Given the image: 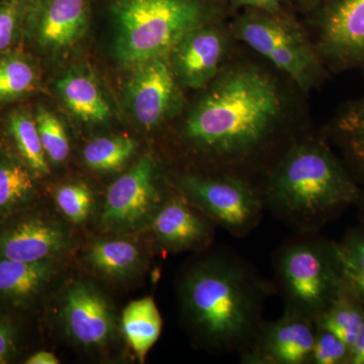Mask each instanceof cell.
I'll return each mask as SVG.
<instances>
[{
  "mask_svg": "<svg viewBox=\"0 0 364 364\" xmlns=\"http://www.w3.org/2000/svg\"><path fill=\"white\" fill-rule=\"evenodd\" d=\"M269 286L239 256L210 254L182 275L179 304L184 322L202 346L241 355L259 331Z\"/></svg>",
  "mask_w": 364,
  "mask_h": 364,
  "instance_id": "6da1fadb",
  "label": "cell"
},
{
  "mask_svg": "<svg viewBox=\"0 0 364 364\" xmlns=\"http://www.w3.org/2000/svg\"><path fill=\"white\" fill-rule=\"evenodd\" d=\"M282 112L272 79L256 69L231 72L202 98L184 136L196 149L226 163L247 159L267 142Z\"/></svg>",
  "mask_w": 364,
  "mask_h": 364,
  "instance_id": "7a4b0ae2",
  "label": "cell"
},
{
  "mask_svg": "<svg viewBox=\"0 0 364 364\" xmlns=\"http://www.w3.org/2000/svg\"><path fill=\"white\" fill-rule=\"evenodd\" d=\"M262 196L264 208L301 232L318 227L358 202L355 182L324 144H296L272 169Z\"/></svg>",
  "mask_w": 364,
  "mask_h": 364,
  "instance_id": "3957f363",
  "label": "cell"
},
{
  "mask_svg": "<svg viewBox=\"0 0 364 364\" xmlns=\"http://www.w3.org/2000/svg\"><path fill=\"white\" fill-rule=\"evenodd\" d=\"M107 11L117 59L135 67L166 58L189 31L205 25L210 9L205 0H109Z\"/></svg>",
  "mask_w": 364,
  "mask_h": 364,
  "instance_id": "277c9868",
  "label": "cell"
},
{
  "mask_svg": "<svg viewBox=\"0 0 364 364\" xmlns=\"http://www.w3.org/2000/svg\"><path fill=\"white\" fill-rule=\"evenodd\" d=\"M301 232L275 256L277 286L284 309L316 320L343 287L334 244Z\"/></svg>",
  "mask_w": 364,
  "mask_h": 364,
  "instance_id": "5b68a950",
  "label": "cell"
},
{
  "mask_svg": "<svg viewBox=\"0 0 364 364\" xmlns=\"http://www.w3.org/2000/svg\"><path fill=\"white\" fill-rule=\"evenodd\" d=\"M177 188L189 202L234 236L244 237L259 225L264 205L260 191L238 176L186 174Z\"/></svg>",
  "mask_w": 364,
  "mask_h": 364,
  "instance_id": "8992f818",
  "label": "cell"
},
{
  "mask_svg": "<svg viewBox=\"0 0 364 364\" xmlns=\"http://www.w3.org/2000/svg\"><path fill=\"white\" fill-rule=\"evenodd\" d=\"M268 14L244 16L237 23L236 35L306 87L312 82L317 67L312 50L296 31Z\"/></svg>",
  "mask_w": 364,
  "mask_h": 364,
  "instance_id": "52a82bcc",
  "label": "cell"
},
{
  "mask_svg": "<svg viewBox=\"0 0 364 364\" xmlns=\"http://www.w3.org/2000/svg\"><path fill=\"white\" fill-rule=\"evenodd\" d=\"M162 203L156 181V162L146 155L109 186L100 225L116 233L140 229L150 224Z\"/></svg>",
  "mask_w": 364,
  "mask_h": 364,
  "instance_id": "ba28073f",
  "label": "cell"
},
{
  "mask_svg": "<svg viewBox=\"0 0 364 364\" xmlns=\"http://www.w3.org/2000/svg\"><path fill=\"white\" fill-rule=\"evenodd\" d=\"M21 31L40 50L61 54L85 38L91 0H21Z\"/></svg>",
  "mask_w": 364,
  "mask_h": 364,
  "instance_id": "9c48e42d",
  "label": "cell"
},
{
  "mask_svg": "<svg viewBox=\"0 0 364 364\" xmlns=\"http://www.w3.org/2000/svg\"><path fill=\"white\" fill-rule=\"evenodd\" d=\"M317 326L311 318L286 310L264 321L250 348L240 355L247 364H311Z\"/></svg>",
  "mask_w": 364,
  "mask_h": 364,
  "instance_id": "30bf717a",
  "label": "cell"
},
{
  "mask_svg": "<svg viewBox=\"0 0 364 364\" xmlns=\"http://www.w3.org/2000/svg\"><path fill=\"white\" fill-rule=\"evenodd\" d=\"M61 321L66 334L85 348L109 343L117 329L116 315L109 299L86 280L71 282L62 296Z\"/></svg>",
  "mask_w": 364,
  "mask_h": 364,
  "instance_id": "8fae6325",
  "label": "cell"
},
{
  "mask_svg": "<svg viewBox=\"0 0 364 364\" xmlns=\"http://www.w3.org/2000/svg\"><path fill=\"white\" fill-rule=\"evenodd\" d=\"M20 215L0 225V259L57 260L70 248V234L56 220L43 215Z\"/></svg>",
  "mask_w": 364,
  "mask_h": 364,
  "instance_id": "7c38bea8",
  "label": "cell"
},
{
  "mask_svg": "<svg viewBox=\"0 0 364 364\" xmlns=\"http://www.w3.org/2000/svg\"><path fill=\"white\" fill-rule=\"evenodd\" d=\"M150 227L159 245L168 251L203 249L214 240L215 223L181 193L163 202Z\"/></svg>",
  "mask_w": 364,
  "mask_h": 364,
  "instance_id": "4fadbf2b",
  "label": "cell"
},
{
  "mask_svg": "<svg viewBox=\"0 0 364 364\" xmlns=\"http://www.w3.org/2000/svg\"><path fill=\"white\" fill-rule=\"evenodd\" d=\"M176 95L173 70L165 58L134 67L127 98L132 114L143 128H155L170 111Z\"/></svg>",
  "mask_w": 364,
  "mask_h": 364,
  "instance_id": "5bb4252c",
  "label": "cell"
},
{
  "mask_svg": "<svg viewBox=\"0 0 364 364\" xmlns=\"http://www.w3.org/2000/svg\"><path fill=\"white\" fill-rule=\"evenodd\" d=\"M224 41L221 33L205 25L189 31L170 53L173 73L188 87L200 88L219 68Z\"/></svg>",
  "mask_w": 364,
  "mask_h": 364,
  "instance_id": "9a60e30c",
  "label": "cell"
},
{
  "mask_svg": "<svg viewBox=\"0 0 364 364\" xmlns=\"http://www.w3.org/2000/svg\"><path fill=\"white\" fill-rule=\"evenodd\" d=\"M325 51L339 61L364 59V0H333L323 21Z\"/></svg>",
  "mask_w": 364,
  "mask_h": 364,
  "instance_id": "2e32d148",
  "label": "cell"
},
{
  "mask_svg": "<svg viewBox=\"0 0 364 364\" xmlns=\"http://www.w3.org/2000/svg\"><path fill=\"white\" fill-rule=\"evenodd\" d=\"M57 91L68 111L86 124H102L112 117L100 83L86 67H74L57 81Z\"/></svg>",
  "mask_w": 364,
  "mask_h": 364,
  "instance_id": "e0dca14e",
  "label": "cell"
},
{
  "mask_svg": "<svg viewBox=\"0 0 364 364\" xmlns=\"http://www.w3.org/2000/svg\"><path fill=\"white\" fill-rule=\"evenodd\" d=\"M57 273V260L0 259V301L14 306L28 305L51 284Z\"/></svg>",
  "mask_w": 364,
  "mask_h": 364,
  "instance_id": "ac0fdd59",
  "label": "cell"
},
{
  "mask_svg": "<svg viewBox=\"0 0 364 364\" xmlns=\"http://www.w3.org/2000/svg\"><path fill=\"white\" fill-rule=\"evenodd\" d=\"M36 177L20 158L0 153V225L30 207L37 196Z\"/></svg>",
  "mask_w": 364,
  "mask_h": 364,
  "instance_id": "d6986e66",
  "label": "cell"
},
{
  "mask_svg": "<svg viewBox=\"0 0 364 364\" xmlns=\"http://www.w3.org/2000/svg\"><path fill=\"white\" fill-rule=\"evenodd\" d=\"M121 325L127 343L144 363L162 332V317L154 299L146 296L131 301L122 314Z\"/></svg>",
  "mask_w": 364,
  "mask_h": 364,
  "instance_id": "ffe728a7",
  "label": "cell"
},
{
  "mask_svg": "<svg viewBox=\"0 0 364 364\" xmlns=\"http://www.w3.org/2000/svg\"><path fill=\"white\" fill-rule=\"evenodd\" d=\"M88 267L105 277L128 279L140 270L143 254L133 242L112 239L91 244L85 253Z\"/></svg>",
  "mask_w": 364,
  "mask_h": 364,
  "instance_id": "44dd1931",
  "label": "cell"
},
{
  "mask_svg": "<svg viewBox=\"0 0 364 364\" xmlns=\"http://www.w3.org/2000/svg\"><path fill=\"white\" fill-rule=\"evenodd\" d=\"M7 130L16 150V156L25 163L36 176L50 173L35 117L25 109H14L7 117Z\"/></svg>",
  "mask_w": 364,
  "mask_h": 364,
  "instance_id": "7402d4cb",
  "label": "cell"
},
{
  "mask_svg": "<svg viewBox=\"0 0 364 364\" xmlns=\"http://www.w3.org/2000/svg\"><path fill=\"white\" fill-rule=\"evenodd\" d=\"M364 321V305L346 287H342L316 325L332 332L353 348Z\"/></svg>",
  "mask_w": 364,
  "mask_h": 364,
  "instance_id": "603a6c76",
  "label": "cell"
},
{
  "mask_svg": "<svg viewBox=\"0 0 364 364\" xmlns=\"http://www.w3.org/2000/svg\"><path fill=\"white\" fill-rule=\"evenodd\" d=\"M39 81L37 68L26 55H0V102H9L36 90Z\"/></svg>",
  "mask_w": 364,
  "mask_h": 364,
  "instance_id": "cb8c5ba5",
  "label": "cell"
},
{
  "mask_svg": "<svg viewBox=\"0 0 364 364\" xmlns=\"http://www.w3.org/2000/svg\"><path fill=\"white\" fill-rule=\"evenodd\" d=\"M136 147L138 143L131 136H100L85 146L83 160L95 171H117L135 154Z\"/></svg>",
  "mask_w": 364,
  "mask_h": 364,
  "instance_id": "d4e9b609",
  "label": "cell"
},
{
  "mask_svg": "<svg viewBox=\"0 0 364 364\" xmlns=\"http://www.w3.org/2000/svg\"><path fill=\"white\" fill-rule=\"evenodd\" d=\"M333 244L344 287L364 305V232L352 231Z\"/></svg>",
  "mask_w": 364,
  "mask_h": 364,
  "instance_id": "484cf974",
  "label": "cell"
},
{
  "mask_svg": "<svg viewBox=\"0 0 364 364\" xmlns=\"http://www.w3.org/2000/svg\"><path fill=\"white\" fill-rule=\"evenodd\" d=\"M33 117L48 160L55 164L66 161L70 144L63 123L54 112L44 107H38Z\"/></svg>",
  "mask_w": 364,
  "mask_h": 364,
  "instance_id": "4316f807",
  "label": "cell"
},
{
  "mask_svg": "<svg viewBox=\"0 0 364 364\" xmlns=\"http://www.w3.org/2000/svg\"><path fill=\"white\" fill-rule=\"evenodd\" d=\"M54 200L62 214L74 224L85 222L92 210V193L82 182L58 186L54 191Z\"/></svg>",
  "mask_w": 364,
  "mask_h": 364,
  "instance_id": "83f0119b",
  "label": "cell"
},
{
  "mask_svg": "<svg viewBox=\"0 0 364 364\" xmlns=\"http://www.w3.org/2000/svg\"><path fill=\"white\" fill-rule=\"evenodd\" d=\"M351 359L352 348L348 344L317 326L311 364H351Z\"/></svg>",
  "mask_w": 364,
  "mask_h": 364,
  "instance_id": "f1b7e54d",
  "label": "cell"
},
{
  "mask_svg": "<svg viewBox=\"0 0 364 364\" xmlns=\"http://www.w3.org/2000/svg\"><path fill=\"white\" fill-rule=\"evenodd\" d=\"M339 127L352 158L364 173V105L347 112Z\"/></svg>",
  "mask_w": 364,
  "mask_h": 364,
  "instance_id": "f546056e",
  "label": "cell"
},
{
  "mask_svg": "<svg viewBox=\"0 0 364 364\" xmlns=\"http://www.w3.org/2000/svg\"><path fill=\"white\" fill-rule=\"evenodd\" d=\"M21 31V0L0 1V55L4 54Z\"/></svg>",
  "mask_w": 364,
  "mask_h": 364,
  "instance_id": "4dcf8cb0",
  "label": "cell"
},
{
  "mask_svg": "<svg viewBox=\"0 0 364 364\" xmlns=\"http://www.w3.org/2000/svg\"><path fill=\"white\" fill-rule=\"evenodd\" d=\"M20 330L16 321L7 315H0V364L11 363L18 351Z\"/></svg>",
  "mask_w": 364,
  "mask_h": 364,
  "instance_id": "1f68e13d",
  "label": "cell"
},
{
  "mask_svg": "<svg viewBox=\"0 0 364 364\" xmlns=\"http://www.w3.org/2000/svg\"><path fill=\"white\" fill-rule=\"evenodd\" d=\"M239 6L253 7L268 14H274L282 0H233Z\"/></svg>",
  "mask_w": 364,
  "mask_h": 364,
  "instance_id": "d6a6232c",
  "label": "cell"
},
{
  "mask_svg": "<svg viewBox=\"0 0 364 364\" xmlns=\"http://www.w3.org/2000/svg\"><path fill=\"white\" fill-rule=\"evenodd\" d=\"M26 364H58L59 359L50 351L41 350L36 352L30 358L26 359Z\"/></svg>",
  "mask_w": 364,
  "mask_h": 364,
  "instance_id": "836d02e7",
  "label": "cell"
},
{
  "mask_svg": "<svg viewBox=\"0 0 364 364\" xmlns=\"http://www.w3.org/2000/svg\"><path fill=\"white\" fill-rule=\"evenodd\" d=\"M351 364H364V321L355 344L352 348Z\"/></svg>",
  "mask_w": 364,
  "mask_h": 364,
  "instance_id": "e575fe53",
  "label": "cell"
}]
</instances>
